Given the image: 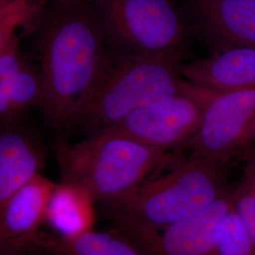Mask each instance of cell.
<instances>
[{"mask_svg": "<svg viewBox=\"0 0 255 255\" xmlns=\"http://www.w3.org/2000/svg\"><path fill=\"white\" fill-rule=\"evenodd\" d=\"M31 27L43 87L39 110L61 141L77 129L109 47L92 0H47Z\"/></svg>", "mask_w": 255, "mask_h": 255, "instance_id": "6da1fadb", "label": "cell"}, {"mask_svg": "<svg viewBox=\"0 0 255 255\" xmlns=\"http://www.w3.org/2000/svg\"><path fill=\"white\" fill-rule=\"evenodd\" d=\"M60 181L73 182L90 193L101 208L118 203L182 158L114 130L56 145Z\"/></svg>", "mask_w": 255, "mask_h": 255, "instance_id": "7a4b0ae2", "label": "cell"}, {"mask_svg": "<svg viewBox=\"0 0 255 255\" xmlns=\"http://www.w3.org/2000/svg\"><path fill=\"white\" fill-rule=\"evenodd\" d=\"M224 164L190 154L101 209L115 230L129 238L158 231L205 209L228 191Z\"/></svg>", "mask_w": 255, "mask_h": 255, "instance_id": "3957f363", "label": "cell"}, {"mask_svg": "<svg viewBox=\"0 0 255 255\" xmlns=\"http://www.w3.org/2000/svg\"><path fill=\"white\" fill-rule=\"evenodd\" d=\"M182 53L134 54L109 48L101 78L77 129L84 137L106 131L128 115L182 90Z\"/></svg>", "mask_w": 255, "mask_h": 255, "instance_id": "277c9868", "label": "cell"}, {"mask_svg": "<svg viewBox=\"0 0 255 255\" xmlns=\"http://www.w3.org/2000/svg\"><path fill=\"white\" fill-rule=\"evenodd\" d=\"M107 46L134 54L182 53L191 25L177 0H92Z\"/></svg>", "mask_w": 255, "mask_h": 255, "instance_id": "5b68a950", "label": "cell"}, {"mask_svg": "<svg viewBox=\"0 0 255 255\" xmlns=\"http://www.w3.org/2000/svg\"><path fill=\"white\" fill-rule=\"evenodd\" d=\"M206 89L182 79L173 97L136 110L108 130L132 137L155 148L171 151L187 146L201 127Z\"/></svg>", "mask_w": 255, "mask_h": 255, "instance_id": "8992f818", "label": "cell"}, {"mask_svg": "<svg viewBox=\"0 0 255 255\" xmlns=\"http://www.w3.org/2000/svg\"><path fill=\"white\" fill-rule=\"evenodd\" d=\"M255 119V89L232 92L206 89L201 127L187 147L194 156L226 163L232 155L243 148L247 128Z\"/></svg>", "mask_w": 255, "mask_h": 255, "instance_id": "52a82bcc", "label": "cell"}, {"mask_svg": "<svg viewBox=\"0 0 255 255\" xmlns=\"http://www.w3.org/2000/svg\"><path fill=\"white\" fill-rule=\"evenodd\" d=\"M232 208L230 188L208 207L186 219L128 238L148 255H216L220 229Z\"/></svg>", "mask_w": 255, "mask_h": 255, "instance_id": "ba28073f", "label": "cell"}, {"mask_svg": "<svg viewBox=\"0 0 255 255\" xmlns=\"http://www.w3.org/2000/svg\"><path fill=\"white\" fill-rule=\"evenodd\" d=\"M180 3L192 28L218 50L255 48V0H182Z\"/></svg>", "mask_w": 255, "mask_h": 255, "instance_id": "9c48e42d", "label": "cell"}, {"mask_svg": "<svg viewBox=\"0 0 255 255\" xmlns=\"http://www.w3.org/2000/svg\"><path fill=\"white\" fill-rule=\"evenodd\" d=\"M56 182L38 174L19 189L0 214V255H14L32 246L46 220V208Z\"/></svg>", "mask_w": 255, "mask_h": 255, "instance_id": "30bf717a", "label": "cell"}, {"mask_svg": "<svg viewBox=\"0 0 255 255\" xmlns=\"http://www.w3.org/2000/svg\"><path fill=\"white\" fill-rule=\"evenodd\" d=\"M183 80L215 92L255 89V48L228 47L205 58L181 63Z\"/></svg>", "mask_w": 255, "mask_h": 255, "instance_id": "8fae6325", "label": "cell"}, {"mask_svg": "<svg viewBox=\"0 0 255 255\" xmlns=\"http://www.w3.org/2000/svg\"><path fill=\"white\" fill-rule=\"evenodd\" d=\"M40 138L18 123L0 128V214L10 198L46 164Z\"/></svg>", "mask_w": 255, "mask_h": 255, "instance_id": "7c38bea8", "label": "cell"}, {"mask_svg": "<svg viewBox=\"0 0 255 255\" xmlns=\"http://www.w3.org/2000/svg\"><path fill=\"white\" fill-rule=\"evenodd\" d=\"M96 201L90 193L73 182H56L46 208V222L53 234L75 237L94 229Z\"/></svg>", "mask_w": 255, "mask_h": 255, "instance_id": "4fadbf2b", "label": "cell"}, {"mask_svg": "<svg viewBox=\"0 0 255 255\" xmlns=\"http://www.w3.org/2000/svg\"><path fill=\"white\" fill-rule=\"evenodd\" d=\"M32 246L39 247L49 255H148L117 230L106 232L92 229L75 237L55 234L38 236Z\"/></svg>", "mask_w": 255, "mask_h": 255, "instance_id": "5bb4252c", "label": "cell"}, {"mask_svg": "<svg viewBox=\"0 0 255 255\" xmlns=\"http://www.w3.org/2000/svg\"><path fill=\"white\" fill-rule=\"evenodd\" d=\"M245 165L236 187L232 188L233 209L255 243V148L245 153Z\"/></svg>", "mask_w": 255, "mask_h": 255, "instance_id": "9a60e30c", "label": "cell"}, {"mask_svg": "<svg viewBox=\"0 0 255 255\" xmlns=\"http://www.w3.org/2000/svg\"><path fill=\"white\" fill-rule=\"evenodd\" d=\"M9 99L20 118L30 110L39 109L43 87L39 68L30 62L17 74L5 82Z\"/></svg>", "mask_w": 255, "mask_h": 255, "instance_id": "2e32d148", "label": "cell"}, {"mask_svg": "<svg viewBox=\"0 0 255 255\" xmlns=\"http://www.w3.org/2000/svg\"><path fill=\"white\" fill-rule=\"evenodd\" d=\"M43 5L39 0L0 1V52L17 35L19 28L32 26Z\"/></svg>", "mask_w": 255, "mask_h": 255, "instance_id": "e0dca14e", "label": "cell"}, {"mask_svg": "<svg viewBox=\"0 0 255 255\" xmlns=\"http://www.w3.org/2000/svg\"><path fill=\"white\" fill-rule=\"evenodd\" d=\"M216 255H255V243L233 208L220 229Z\"/></svg>", "mask_w": 255, "mask_h": 255, "instance_id": "ac0fdd59", "label": "cell"}, {"mask_svg": "<svg viewBox=\"0 0 255 255\" xmlns=\"http://www.w3.org/2000/svg\"><path fill=\"white\" fill-rule=\"evenodd\" d=\"M19 42L16 35L0 52V82L9 80L29 63L20 51Z\"/></svg>", "mask_w": 255, "mask_h": 255, "instance_id": "d6986e66", "label": "cell"}, {"mask_svg": "<svg viewBox=\"0 0 255 255\" xmlns=\"http://www.w3.org/2000/svg\"><path fill=\"white\" fill-rule=\"evenodd\" d=\"M20 119L9 99L5 84L0 82V128L19 123Z\"/></svg>", "mask_w": 255, "mask_h": 255, "instance_id": "ffe728a7", "label": "cell"}, {"mask_svg": "<svg viewBox=\"0 0 255 255\" xmlns=\"http://www.w3.org/2000/svg\"><path fill=\"white\" fill-rule=\"evenodd\" d=\"M254 141H255V119L247 128L245 135L243 138V147L249 146Z\"/></svg>", "mask_w": 255, "mask_h": 255, "instance_id": "44dd1931", "label": "cell"}, {"mask_svg": "<svg viewBox=\"0 0 255 255\" xmlns=\"http://www.w3.org/2000/svg\"><path fill=\"white\" fill-rule=\"evenodd\" d=\"M0 1H1V0H0ZM39 1H40V2H42V3H43V4H45V3H46V1H47V0H39Z\"/></svg>", "mask_w": 255, "mask_h": 255, "instance_id": "7402d4cb", "label": "cell"}, {"mask_svg": "<svg viewBox=\"0 0 255 255\" xmlns=\"http://www.w3.org/2000/svg\"><path fill=\"white\" fill-rule=\"evenodd\" d=\"M253 146V147H254V148H255V146Z\"/></svg>", "mask_w": 255, "mask_h": 255, "instance_id": "603a6c76", "label": "cell"}]
</instances>
